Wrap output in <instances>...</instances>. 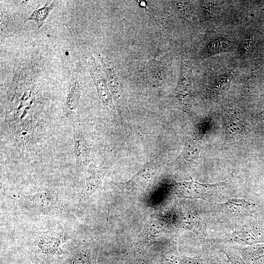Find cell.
<instances>
[{"label": "cell", "mask_w": 264, "mask_h": 264, "mask_svg": "<svg viewBox=\"0 0 264 264\" xmlns=\"http://www.w3.org/2000/svg\"><path fill=\"white\" fill-rule=\"evenodd\" d=\"M65 233L57 231L40 232L34 237L32 247L38 264H52L66 251L63 246L69 239Z\"/></svg>", "instance_id": "6da1fadb"}, {"label": "cell", "mask_w": 264, "mask_h": 264, "mask_svg": "<svg viewBox=\"0 0 264 264\" xmlns=\"http://www.w3.org/2000/svg\"><path fill=\"white\" fill-rule=\"evenodd\" d=\"M25 205L36 212L58 215L65 211L64 205L56 191L46 190L32 194H22Z\"/></svg>", "instance_id": "7a4b0ae2"}, {"label": "cell", "mask_w": 264, "mask_h": 264, "mask_svg": "<svg viewBox=\"0 0 264 264\" xmlns=\"http://www.w3.org/2000/svg\"><path fill=\"white\" fill-rule=\"evenodd\" d=\"M79 50L92 76L101 101L106 109L112 114H115V110L111 96L101 70L96 65L94 59L91 55L86 54L81 49H79Z\"/></svg>", "instance_id": "3957f363"}, {"label": "cell", "mask_w": 264, "mask_h": 264, "mask_svg": "<svg viewBox=\"0 0 264 264\" xmlns=\"http://www.w3.org/2000/svg\"><path fill=\"white\" fill-rule=\"evenodd\" d=\"M97 252L93 242L80 244L66 251L52 264H97Z\"/></svg>", "instance_id": "277c9868"}, {"label": "cell", "mask_w": 264, "mask_h": 264, "mask_svg": "<svg viewBox=\"0 0 264 264\" xmlns=\"http://www.w3.org/2000/svg\"><path fill=\"white\" fill-rule=\"evenodd\" d=\"M223 183L204 184L191 179L190 181H183L175 184V190L180 197L189 198L206 199L210 197Z\"/></svg>", "instance_id": "5b68a950"}, {"label": "cell", "mask_w": 264, "mask_h": 264, "mask_svg": "<svg viewBox=\"0 0 264 264\" xmlns=\"http://www.w3.org/2000/svg\"><path fill=\"white\" fill-rule=\"evenodd\" d=\"M224 127L227 138L239 139L245 137L248 132L246 122L237 110L230 109L223 114Z\"/></svg>", "instance_id": "8992f818"}, {"label": "cell", "mask_w": 264, "mask_h": 264, "mask_svg": "<svg viewBox=\"0 0 264 264\" xmlns=\"http://www.w3.org/2000/svg\"><path fill=\"white\" fill-rule=\"evenodd\" d=\"M80 97V85L76 76L71 81L66 102V112L67 115L73 114L76 110Z\"/></svg>", "instance_id": "52a82bcc"}, {"label": "cell", "mask_w": 264, "mask_h": 264, "mask_svg": "<svg viewBox=\"0 0 264 264\" xmlns=\"http://www.w3.org/2000/svg\"><path fill=\"white\" fill-rule=\"evenodd\" d=\"M74 151L77 168L83 171L87 164L88 151L83 138L77 133L74 135Z\"/></svg>", "instance_id": "ba28073f"}, {"label": "cell", "mask_w": 264, "mask_h": 264, "mask_svg": "<svg viewBox=\"0 0 264 264\" xmlns=\"http://www.w3.org/2000/svg\"><path fill=\"white\" fill-rule=\"evenodd\" d=\"M102 172L97 169H90L86 177L85 186L82 198L84 199L92 194L100 185L102 177Z\"/></svg>", "instance_id": "9c48e42d"}, {"label": "cell", "mask_w": 264, "mask_h": 264, "mask_svg": "<svg viewBox=\"0 0 264 264\" xmlns=\"http://www.w3.org/2000/svg\"><path fill=\"white\" fill-rule=\"evenodd\" d=\"M57 5V2H52L49 6H44L39 9L34 10L26 21H33L38 25L39 28H41L46 19L48 17L51 11Z\"/></svg>", "instance_id": "30bf717a"}, {"label": "cell", "mask_w": 264, "mask_h": 264, "mask_svg": "<svg viewBox=\"0 0 264 264\" xmlns=\"http://www.w3.org/2000/svg\"><path fill=\"white\" fill-rule=\"evenodd\" d=\"M232 45L230 42L224 38H219L210 42L206 49L207 54L214 55L230 50Z\"/></svg>", "instance_id": "8fae6325"}, {"label": "cell", "mask_w": 264, "mask_h": 264, "mask_svg": "<svg viewBox=\"0 0 264 264\" xmlns=\"http://www.w3.org/2000/svg\"><path fill=\"white\" fill-rule=\"evenodd\" d=\"M221 205L224 208L228 209L232 212H239L247 209L251 205H254V204L244 199L236 198L230 199L225 203L222 204Z\"/></svg>", "instance_id": "7c38bea8"}, {"label": "cell", "mask_w": 264, "mask_h": 264, "mask_svg": "<svg viewBox=\"0 0 264 264\" xmlns=\"http://www.w3.org/2000/svg\"><path fill=\"white\" fill-rule=\"evenodd\" d=\"M199 153V148L196 144H190L185 148L182 157L187 161L191 162L197 156Z\"/></svg>", "instance_id": "4fadbf2b"}, {"label": "cell", "mask_w": 264, "mask_h": 264, "mask_svg": "<svg viewBox=\"0 0 264 264\" xmlns=\"http://www.w3.org/2000/svg\"><path fill=\"white\" fill-rule=\"evenodd\" d=\"M177 264H210L208 261L203 258L189 257L179 256Z\"/></svg>", "instance_id": "5bb4252c"}, {"label": "cell", "mask_w": 264, "mask_h": 264, "mask_svg": "<svg viewBox=\"0 0 264 264\" xmlns=\"http://www.w3.org/2000/svg\"><path fill=\"white\" fill-rule=\"evenodd\" d=\"M231 264H246L237 252L232 249H226L222 251Z\"/></svg>", "instance_id": "9a60e30c"}, {"label": "cell", "mask_w": 264, "mask_h": 264, "mask_svg": "<svg viewBox=\"0 0 264 264\" xmlns=\"http://www.w3.org/2000/svg\"><path fill=\"white\" fill-rule=\"evenodd\" d=\"M251 40H248V41H245L243 44H242L241 46V52L243 51H245L248 48L249 45L250 44Z\"/></svg>", "instance_id": "2e32d148"}, {"label": "cell", "mask_w": 264, "mask_h": 264, "mask_svg": "<svg viewBox=\"0 0 264 264\" xmlns=\"http://www.w3.org/2000/svg\"><path fill=\"white\" fill-rule=\"evenodd\" d=\"M258 117L261 119H264V111L260 113L258 115Z\"/></svg>", "instance_id": "e0dca14e"}, {"label": "cell", "mask_w": 264, "mask_h": 264, "mask_svg": "<svg viewBox=\"0 0 264 264\" xmlns=\"http://www.w3.org/2000/svg\"><path fill=\"white\" fill-rule=\"evenodd\" d=\"M142 264H149L147 262L143 263Z\"/></svg>", "instance_id": "ac0fdd59"}]
</instances>
